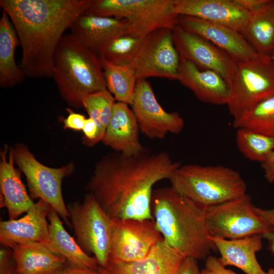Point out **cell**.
<instances>
[{"label": "cell", "mask_w": 274, "mask_h": 274, "mask_svg": "<svg viewBox=\"0 0 274 274\" xmlns=\"http://www.w3.org/2000/svg\"><path fill=\"white\" fill-rule=\"evenodd\" d=\"M165 151L126 156L115 152L95 165L86 188L111 219H154V185L181 166Z\"/></svg>", "instance_id": "cell-1"}, {"label": "cell", "mask_w": 274, "mask_h": 274, "mask_svg": "<svg viewBox=\"0 0 274 274\" xmlns=\"http://www.w3.org/2000/svg\"><path fill=\"white\" fill-rule=\"evenodd\" d=\"M93 0H1L22 48L20 67L26 77L51 78L56 49L74 21Z\"/></svg>", "instance_id": "cell-2"}, {"label": "cell", "mask_w": 274, "mask_h": 274, "mask_svg": "<svg viewBox=\"0 0 274 274\" xmlns=\"http://www.w3.org/2000/svg\"><path fill=\"white\" fill-rule=\"evenodd\" d=\"M151 208L164 241L185 257L203 260L217 250L209 238L204 209L171 187L153 191Z\"/></svg>", "instance_id": "cell-3"}, {"label": "cell", "mask_w": 274, "mask_h": 274, "mask_svg": "<svg viewBox=\"0 0 274 274\" xmlns=\"http://www.w3.org/2000/svg\"><path fill=\"white\" fill-rule=\"evenodd\" d=\"M53 78L62 99L76 109L83 108L86 95L107 89L99 57L72 33L64 34L56 49Z\"/></svg>", "instance_id": "cell-4"}, {"label": "cell", "mask_w": 274, "mask_h": 274, "mask_svg": "<svg viewBox=\"0 0 274 274\" xmlns=\"http://www.w3.org/2000/svg\"><path fill=\"white\" fill-rule=\"evenodd\" d=\"M169 180L174 190L203 209L246 194L240 174L222 165H181Z\"/></svg>", "instance_id": "cell-5"}, {"label": "cell", "mask_w": 274, "mask_h": 274, "mask_svg": "<svg viewBox=\"0 0 274 274\" xmlns=\"http://www.w3.org/2000/svg\"><path fill=\"white\" fill-rule=\"evenodd\" d=\"M174 0H93L85 14L126 19L127 34L144 39L161 28L173 30L179 16L174 12Z\"/></svg>", "instance_id": "cell-6"}, {"label": "cell", "mask_w": 274, "mask_h": 274, "mask_svg": "<svg viewBox=\"0 0 274 274\" xmlns=\"http://www.w3.org/2000/svg\"><path fill=\"white\" fill-rule=\"evenodd\" d=\"M247 193L238 198L204 209L209 236L234 239L274 232V227L254 209Z\"/></svg>", "instance_id": "cell-7"}, {"label": "cell", "mask_w": 274, "mask_h": 274, "mask_svg": "<svg viewBox=\"0 0 274 274\" xmlns=\"http://www.w3.org/2000/svg\"><path fill=\"white\" fill-rule=\"evenodd\" d=\"M15 164L25 175L31 199H42L55 210L68 226L72 227L61 189L62 182L75 169L70 162L58 168L48 167L40 162L22 143L12 147Z\"/></svg>", "instance_id": "cell-8"}, {"label": "cell", "mask_w": 274, "mask_h": 274, "mask_svg": "<svg viewBox=\"0 0 274 274\" xmlns=\"http://www.w3.org/2000/svg\"><path fill=\"white\" fill-rule=\"evenodd\" d=\"M67 209L75 240L99 266L106 268L110 250L111 219L94 197L87 194L82 202L68 204Z\"/></svg>", "instance_id": "cell-9"}, {"label": "cell", "mask_w": 274, "mask_h": 274, "mask_svg": "<svg viewBox=\"0 0 274 274\" xmlns=\"http://www.w3.org/2000/svg\"><path fill=\"white\" fill-rule=\"evenodd\" d=\"M227 104L234 119L259 102L274 95V61L260 55L237 62Z\"/></svg>", "instance_id": "cell-10"}, {"label": "cell", "mask_w": 274, "mask_h": 274, "mask_svg": "<svg viewBox=\"0 0 274 274\" xmlns=\"http://www.w3.org/2000/svg\"><path fill=\"white\" fill-rule=\"evenodd\" d=\"M180 64V57L174 43L173 30L161 28L143 39L129 66L137 80L158 77L178 80Z\"/></svg>", "instance_id": "cell-11"}, {"label": "cell", "mask_w": 274, "mask_h": 274, "mask_svg": "<svg viewBox=\"0 0 274 274\" xmlns=\"http://www.w3.org/2000/svg\"><path fill=\"white\" fill-rule=\"evenodd\" d=\"M162 239L154 219H111L108 261L130 262L141 260Z\"/></svg>", "instance_id": "cell-12"}, {"label": "cell", "mask_w": 274, "mask_h": 274, "mask_svg": "<svg viewBox=\"0 0 274 274\" xmlns=\"http://www.w3.org/2000/svg\"><path fill=\"white\" fill-rule=\"evenodd\" d=\"M132 108L140 130L151 139H163L168 133L178 134L184 127V121L177 112H167L156 99L150 83L138 79Z\"/></svg>", "instance_id": "cell-13"}, {"label": "cell", "mask_w": 274, "mask_h": 274, "mask_svg": "<svg viewBox=\"0 0 274 274\" xmlns=\"http://www.w3.org/2000/svg\"><path fill=\"white\" fill-rule=\"evenodd\" d=\"M173 33L180 58L191 61L200 69L218 73L230 86L237 61L210 41L185 30L178 24L173 30Z\"/></svg>", "instance_id": "cell-14"}, {"label": "cell", "mask_w": 274, "mask_h": 274, "mask_svg": "<svg viewBox=\"0 0 274 274\" xmlns=\"http://www.w3.org/2000/svg\"><path fill=\"white\" fill-rule=\"evenodd\" d=\"M178 24L210 41L237 62L252 60L260 56L241 32L230 27L184 15L179 16Z\"/></svg>", "instance_id": "cell-15"}, {"label": "cell", "mask_w": 274, "mask_h": 274, "mask_svg": "<svg viewBox=\"0 0 274 274\" xmlns=\"http://www.w3.org/2000/svg\"><path fill=\"white\" fill-rule=\"evenodd\" d=\"M174 13L196 17L224 25L242 32L246 27L251 13L234 0H174Z\"/></svg>", "instance_id": "cell-16"}, {"label": "cell", "mask_w": 274, "mask_h": 274, "mask_svg": "<svg viewBox=\"0 0 274 274\" xmlns=\"http://www.w3.org/2000/svg\"><path fill=\"white\" fill-rule=\"evenodd\" d=\"M50 205L39 199L20 218L0 222V243L12 249L16 245L28 242L45 244L49 236L48 215Z\"/></svg>", "instance_id": "cell-17"}, {"label": "cell", "mask_w": 274, "mask_h": 274, "mask_svg": "<svg viewBox=\"0 0 274 274\" xmlns=\"http://www.w3.org/2000/svg\"><path fill=\"white\" fill-rule=\"evenodd\" d=\"M128 26L126 19L84 13L76 18L70 29L85 48L99 57L112 41L127 34Z\"/></svg>", "instance_id": "cell-18"}, {"label": "cell", "mask_w": 274, "mask_h": 274, "mask_svg": "<svg viewBox=\"0 0 274 274\" xmlns=\"http://www.w3.org/2000/svg\"><path fill=\"white\" fill-rule=\"evenodd\" d=\"M178 80L202 102L216 105L228 102L229 85L214 71L200 69L191 61L180 58Z\"/></svg>", "instance_id": "cell-19"}, {"label": "cell", "mask_w": 274, "mask_h": 274, "mask_svg": "<svg viewBox=\"0 0 274 274\" xmlns=\"http://www.w3.org/2000/svg\"><path fill=\"white\" fill-rule=\"evenodd\" d=\"M128 106L115 102L102 142L115 152L134 156L142 153L146 148L140 143L139 126Z\"/></svg>", "instance_id": "cell-20"}, {"label": "cell", "mask_w": 274, "mask_h": 274, "mask_svg": "<svg viewBox=\"0 0 274 274\" xmlns=\"http://www.w3.org/2000/svg\"><path fill=\"white\" fill-rule=\"evenodd\" d=\"M14 164L12 148L5 145L1 152V207L6 208L10 220L17 219L35 204L21 180L20 169Z\"/></svg>", "instance_id": "cell-21"}, {"label": "cell", "mask_w": 274, "mask_h": 274, "mask_svg": "<svg viewBox=\"0 0 274 274\" xmlns=\"http://www.w3.org/2000/svg\"><path fill=\"white\" fill-rule=\"evenodd\" d=\"M209 238L219 251V259L224 266H234L246 274H274L273 268L264 271L256 258V253L262 248V236L254 235L234 239Z\"/></svg>", "instance_id": "cell-22"}, {"label": "cell", "mask_w": 274, "mask_h": 274, "mask_svg": "<svg viewBox=\"0 0 274 274\" xmlns=\"http://www.w3.org/2000/svg\"><path fill=\"white\" fill-rule=\"evenodd\" d=\"M184 258L163 238L144 258L130 262L108 261L106 268L111 274H177Z\"/></svg>", "instance_id": "cell-23"}, {"label": "cell", "mask_w": 274, "mask_h": 274, "mask_svg": "<svg viewBox=\"0 0 274 274\" xmlns=\"http://www.w3.org/2000/svg\"><path fill=\"white\" fill-rule=\"evenodd\" d=\"M16 274H55L67 260L40 242L19 244L12 249Z\"/></svg>", "instance_id": "cell-24"}, {"label": "cell", "mask_w": 274, "mask_h": 274, "mask_svg": "<svg viewBox=\"0 0 274 274\" xmlns=\"http://www.w3.org/2000/svg\"><path fill=\"white\" fill-rule=\"evenodd\" d=\"M60 218L55 210L50 207L48 215L49 236L45 245L74 265L97 268L98 265L95 258L83 251L65 230Z\"/></svg>", "instance_id": "cell-25"}, {"label": "cell", "mask_w": 274, "mask_h": 274, "mask_svg": "<svg viewBox=\"0 0 274 274\" xmlns=\"http://www.w3.org/2000/svg\"><path fill=\"white\" fill-rule=\"evenodd\" d=\"M20 41L15 28L6 11L0 18V86L13 87L21 83L25 75L16 64L15 52Z\"/></svg>", "instance_id": "cell-26"}, {"label": "cell", "mask_w": 274, "mask_h": 274, "mask_svg": "<svg viewBox=\"0 0 274 274\" xmlns=\"http://www.w3.org/2000/svg\"><path fill=\"white\" fill-rule=\"evenodd\" d=\"M241 33L258 54L270 57L274 52V1L251 13Z\"/></svg>", "instance_id": "cell-27"}, {"label": "cell", "mask_w": 274, "mask_h": 274, "mask_svg": "<svg viewBox=\"0 0 274 274\" xmlns=\"http://www.w3.org/2000/svg\"><path fill=\"white\" fill-rule=\"evenodd\" d=\"M106 81L107 90L117 102L131 106L135 94L137 79L133 70L128 66L113 64L99 57Z\"/></svg>", "instance_id": "cell-28"}, {"label": "cell", "mask_w": 274, "mask_h": 274, "mask_svg": "<svg viewBox=\"0 0 274 274\" xmlns=\"http://www.w3.org/2000/svg\"><path fill=\"white\" fill-rule=\"evenodd\" d=\"M234 128L245 127L274 137V95L257 104L234 119Z\"/></svg>", "instance_id": "cell-29"}, {"label": "cell", "mask_w": 274, "mask_h": 274, "mask_svg": "<svg viewBox=\"0 0 274 274\" xmlns=\"http://www.w3.org/2000/svg\"><path fill=\"white\" fill-rule=\"evenodd\" d=\"M116 100L107 89L86 95L82 105L89 117L95 121L97 133L93 146L102 141L110 122Z\"/></svg>", "instance_id": "cell-30"}, {"label": "cell", "mask_w": 274, "mask_h": 274, "mask_svg": "<svg viewBox=\"0 0 274 274\" xmlns=\"http://www.w3.org/2000/svg\"><path fill=\"white\" fill-rule=\"evenodd\" d=\"M236 143L240 152L248 159L265 161L274 151V137L269 136L250 129H236Z\"/></svg>", "instance_id": "cell-31"}, {"label": "cell", "mask_w": 274, "mask_h": 274, "mask_svg": "<svg viewBox=\"0 0 274 274\" xmlns=\"http://www.w3.org/2000/svg\"><path fill=\"white\" fill-rule=\"evenodd\" d=\"M143 39L124 35L112 41L101 56L121 66H128L133 60Z\"/></svg>", "instance_id": "cell-32"}, {"label": "cell", "mask_w": 274, "mask_h": 274, "mask_svg": "<svg viewBox=\"0 0 274 274\" xmlns=\"http://www.w3.org/2000/svg\"><path fill=\"white\" fill-rule=\"evenodd\" d=\"M16 266L12 250L1 246L0 249V274H16Z\"/></svg>", "instance_id": "cell-33"}, {"label": "cell", "mask_w": 274, "mask_h": 274, "mask_svg": "<svg viewBox=\"0 0 274 274\" xmlns=\"http://www.w3.org/2000/svg\"><path fill=\"white\" fill-rule=\"evenodd\" d=\"M226 267L219 258L210 255L206 259L204 268L200 271L201 274H238Z\"/></svg>", "instance_id": "cell-34"}, {"label": "cell", "mask_w": 274, "mask_h": 274, "mask_svg": "<svg viewBox=\"0 0 274 274\" xmlns=\"http://www.w3.org/2000/svg\"><path fill=\"white\" fill-rule=\"evenodd\" d=\"M68 112L66 118L62 119L64 129H71L74 130H82L85 121V117L80 114L76 113L71 109H67Z\"/></svg>", "instance_id": "cell-35"}, {"label": "cell", "mask_w": 274, "mask_h": 274, "mask_svg": "<svg viewBox=\"0 0 274 274\" xmlns=\"http://www.w3.org/2000/svg\"><path fill=\"white\" fill-rule=\"evenodd\" d=\"M82 131L84 133L83 143L87 146H93L97 133V127L95 121L89 117L86 119Z\"/></svg>", "instance_id": "cell-36"}, {"label": "cell", "mask_w": 274, "mask_h": 274, "mask_svg": "<svg viewBox=\"0 0 274 274\" xmlns=\"http://www.w3.org/2000/svg\"><path fill=\"white\" fill-rule=\"evenodd\" d=\"M66 264L55 274H100L98 267L90 268L74 265L70 262Z\"/></svg>", "instance_id": "cell-37"}, {"label": "cell", "mask_w": 274, "mask_h": 274, "mask_svg": "<svg viewBox=\"0 0 274 274\" xmlns=\"http://www.w3.org/2000/svg\"><path fill=\"white\" fill-rule=\"evenodd\" d=\"M177 274H201L197 260L192 257H185L179 266Z\"/></svg>", "instance_id": "cell-38"}, {"label": "cell", "mask_w": 274, "mask_h": 274, "mask_svg": "<svg viewBox=\"0 0 274 274\" xmlns=\"http://www.w3.org/2000/svg\"><path fill=\"white\" fill-rule=\"evenodd\" d=\"M261 165L266 181L269 183L274 182V151Z\"/></svg>", "instance_id": "cell-39"}, {"label": "cell", "mask_w": 274, "mask_h": 274, "mask_svg": "<svg viewBox=\"0 0 274 274\" xmlns=\"http://www.w3.org/2000/svg\"><path fill=\"white\" fill-rule=\"evenodd\" d=\"M270 0H234L235 2L245 10L252 13L259 9Z\"/></svg>", "instance_id": "cell-40"}, {"label": "cell", "mask_w": 274, "mask_h": 274, "mask_svg": "<svg viewBox=\"0 0 274 274\" xmlns=\"http://www.w3.org/2000/svg\"><path fill=\"white\" fill-rule=\"evenodd\" d=\"M254 209L258 215L274 227V209H263L255 206Z\"/></svg>", "instance_id": "cell-41"}, {"label": "cell", "mask_w": 274, "mask_h": 274, "mask_svg": "<svg viewBox=\"0 0 274 274\" xmlns=\"http://www.w3.org/2000/svg\"><path fill=\"white\" fill-rule=\"evenodd\" d=\"M267 240L268 249L274 255V232L267 234L263 237Z\"/></svg>", "instance_id": "cell-42"}, {"label": "cell", "mask_w": 274, "mask_h": 274, "mask_svg": "<svg viewBox=\"0 0 274 274\" xmlns=\"http://www.w3.org/2000/svg\"><path fill=\"white\" fill-rule=\"evenodd\" d=\"M98 270L100 274H111L106 268L98 266Z\"/></svg>", "instance_id": "cell-43"}, {"label": "cell", "mask_w": 274, "mask_h": 274, "mask_svg": "<svg viewBox=\"0 0 274 274\" xmlns=\"http://www.w3.org/2000/svg\"><path fill=\"white\" fill-rule=\"evenodd\" d=\"M270 59L273 61H274V52L273 53V54L271 55V56H270Z\"/></svg>", "instance_id": "cell-44"}]
</instances>
